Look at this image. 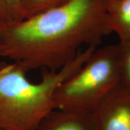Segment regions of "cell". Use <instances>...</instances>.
<instances>
[{"label": "cell", "instance_id": "1", "mask_svg": "<svg viewBox=\"0 0 130 130\" xmlns=\"http://www.w3.org/2000/svg\"><path fill=\"white\" fill-rule=\"evenodd\" d=\"M108 0H68L28 18L4 25L0 56L25 72L57 71L84 45L96 47L111 33L106 23Z\"/></svg>", "mask_w": 130, "mask_h": 130}, {"label": "cell", "instance_id": "2", "mask_svg": "<svg viewBox=\"0 0 130 130\" xmlns=\"http://www.w3.org/2000/svg\"><path fill=\"white\" fill-rule=\"evenodd\" d=\"M95 49L88 46L60 70L45 73L37 83L28 79L27 72L18 64L0 63V129L34 130L56 109V88L79 70Z\"/></svg>", "mask_w": 130, "mask_h": 130}, {"label": "cell", "instance_id": "3", "mask_svg": "<svg viewBox=\"0 0 130 130\" xmlns=\"http://www.w3.org/2000/svg\"><path fill=\"white\" fill-rule=\"evenodd\" d=\"M119 79V43L95 50L74 74L56 88V109L91 111Z\"/></svg>", "mask_w": 130, "mask_h": 130}, {"label": "cell", "instance_id": "4", "mask_svg": "<svg viewBox=\"0 0 130 130\" xmlns=\"http://www.w3.org/2000/svg\"><path fill=\"white\" fill-rule=\"evenodd\" d=\"M96 130H130V94L115 87L93 109Z\"/></svg>", "mask_w": 130, "mask_h": 130}, {"label": "cell", "instance_id": "5", "mask_svg": "<svg viewBox=\"0 0 130 130\" xmlns=\"http://www.w3.org/2000/svg\"><path fill=\"white\" fill-rule=\"evenodd\" d=\"M34 130H96L93 110L54 109L38 123Z\"/></svg>", "mask_w": 130, "mask_h": 130}, {"label": "cell", "instance_id": "6", "mask_svg": "<svg viewBox=\"0 0 130 130\" xmlns=\"http://www.w3.org/2000/svg\"><path fill=\"white\" fill-rule=\"evenodd\" d=\"M106 23L111 32H115L119 42L130 39V0H108Z\"/></svg>", "mask_w": 130, "mask_h": 130}, {"label": "cell", "instance_id": "7", "mask_svg": "<svg viewBox=\"0 0 130 130\" xmlns=\"http://www.w3.org/2000/svg\"><path fill=\"white\" fill-rule=\"evenodd\" d=\"M119 43V79L116 87L130 94V39Z\"/></svg>", "mask_w": 130, "mask_h": 130}, {"label": "cell", "instance_id": "8", "mask_svg": "<svg viewBox=\"0 0 130 130\" xmlns=\"http://www.w3.org/2000/svg\"><path fill=\"white\" fill-rule=\"evenodd\" d=\"M67 1L68 0H23L22 11L23 20L61 5Z\"/></svg>", "mask_w": 130, "mask_h": 130}, {"label": "cell", "instance_id": "9", "mask_svg": "<svg viewBox=\"0 0 130 130\" xmlns=\"http://www.w3.org/2000/svg\"><path fill=\"white\" fill-rule=\"evenodd\" d=\"M23 0H0V16L5 24L23 20Z\"/></svg>", "mask_w": 130, "mask_h": 130}, {"label": "cell", "instance_id": "10", "mask_svg": "<svg viewBox=\"0 0 130 130\" xmlns=\"http://www.w3.org/2000/svg\"><path fill=\"white\" fill-rule=\"evenodd\" d=\"M5 23H4V21L2 20V19L1 18V16H0V32H1V30H2V29L3 28V26H4V25H5Z\"/></svg>", "mask_w": 130, "mask_h": 130}, {"label": "cell", "instance_id": "11", "mask_svg": "<svg viewBox=\"0 0 130 130\" xmlns=\"http://www.w3.org/2000/svg\"><path fill=\"white\" fill-rule=\"evenodd\" d=\"M0 130H2V129H0Z\"/></svg>", "mask_w": 130, "mask_h": 130}]
</instances>
